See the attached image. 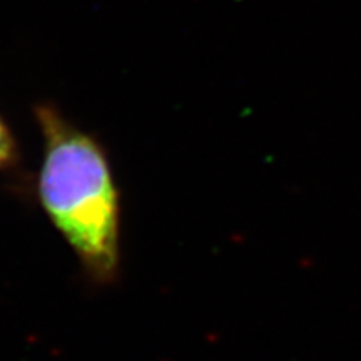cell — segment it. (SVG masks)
<instances>
[{
	"label": "cell",
	"mask_w": 361,
	"mask_h": 361,
	"mask_svg": "<svg viewBox=\"0 0 361 361\" xmlns=\"http://www.w3.org/2000/svg\"><path fill=\"white\" fill-rule=\"evenodd\" d=\"M17 159H19V147H17L16 135L6 119L0 116V171L12 168Z\"/></svg>",
	"instance_id": "7a4b0ae2"
},
{
	"label": "cell",
	"mask_w": 361,
	"mask_h": 361,
	"mask_svg": "<svg viewBox=\"0 0 361 361\" xmlns=\"http://www.w3.org/2000/svg\"><path fill=\"white\" fill-rule=\"evenodd\" d=\"M44 139L39 200L54 228L99 284L119 273V191L106 149L51 102L34 107Z\"/></svg>",
	"instance_id": "6da1fadb"
}]
</instances>
